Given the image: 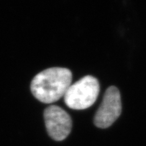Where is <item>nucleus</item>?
Instances as JSON below:
<instances>
[{
	"instance_id": "nucleus-3",
	"label": "nucleus",
	"mask_w": 146,
	"mask_h": 146,
	"mask_svg": "<svg viewBox=\"0 0 146 146\" xmlns=\"http://www.w3.org/2000/svg\"><path fill=\"white\" fill-rule=\"evenodd\" d=\"M122 112L120 91L114 86L106 91L103 101L94 117L96 127L106 129L110 127L118 119Z\"/></svg>"
},
{
	"instance_id": "nucleus-4",
	"label": "nucleus",
	"mask_w": 146,
	"mask_h": 146,
	"mask_svg": "<svg viewBox=\"0 0 146 146\" xmlns=\"http://www.w3.org/2000/svg\"><path fill=\"white\" fill-rule=\"evenodd\" d=\"M45 127L49 135L56 141H62L70 134L72 120L64 110L52 105L44 111Z\"/></svg>"
},
{
	"instance_id": "nucleus-1",
	"label": "nucleus",
	"mask_w": 146,
	"mask_h": 146,
	"mask_svg": "<svg viewBox=\"0 0 146 146\" xmlns=\"http://www.w3.org/2000/svg\"><path fill=\"white\" fill-rule=\"evenodd\" d=\"M72 77V72L68 68H47L36 74L33 79L31 92L41 102L54 103L64 96L71 85Z\"/></svg>"
},
{
	"instance_id": "nucleus-2",
	"label": "nucleus",
	"mask_w": 146,
	"mask_h": 146,
	"mask_svg": "<svg viewBox=\"0 0 146 146\" xmlns=\"http://www.w3.org/2000/svg\"><path fill=\"white\" fill-rule=\"evenodd\" d=\"M100 93L98 79L85 76L71 85L64 96L67 106L73 110H85L96 102Z\"/></svg>"
}]
</instances>
